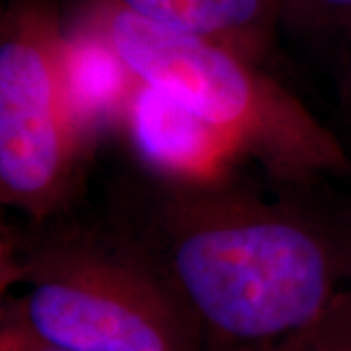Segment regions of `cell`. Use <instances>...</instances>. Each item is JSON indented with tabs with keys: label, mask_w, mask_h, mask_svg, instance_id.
I'll return each instance as SVG.
<instances>
[{
	"label": "cell",
	"mask_w": 351,
	"mask_h": 351,
	"mask_svg": "<svg viewBox=\"0 0 351 351\" xmlns=\"http://www.w3.org/2000/svg\"><path fill=\"white\" fill-rule=\"evenodd\" d=\"M318 189L267 193L237 172L186 182L135 166L110 184L101 219L158 269L207 351H262L351 287L348 207Z\"/></svg>",
	"instance_id": "6da1fadb"
},
{
	"label": "cell",
	"mask_w": 351,
	"mask_h": 351,
	"mask_svg": "<svg viewBox=\"0 0 351 351\" xmlns=\"http://www.w3.org/2000/svg\"><path fill=\"white\" fill-rule=\"evenodd\" d=\"M2 234L0 320L63 351H207L166 279L104 219Z\"/></svg>",
	"instance_id": "7a4b0ae2"
},
{
	"label": "cell",
	"mask_w": 351,
	"mask_h": 351,
	"mask_svg": "<svg viewBox=\"0 0 351 351\" xmlns=\"http://www.w3.org/2000/svg\"><path fill=\"white\" fill-rule=\"evenodd\" d=\"M69 20L98 34L141 82L166 92L228 138L265 180L308 189L330 178L351 180L343 138L262 64L145 20L113 0H76Z\"/></svg>",
	"instance_id": "3957f363"
},
{
	"label": "cell",
	"mask_w": 351,
	"mask_h": 351,
	"mask_svg": "<svg viewBox=\"0 0 351 351\" xmlns=\"http://www.w3.org/2000/svg\"><path fill=\"white\" fill-rule=\"evenodd\" d=\"M96 149L66 78L57 0H8L0 14V201L25 223L71 215Z\"/></svg>",
	"instance_id": "277c9868"
},
{
	"label": "cell",
	"mask_w": 351,
	"mask_h": 351,
	"mask_svg": "<svg viewBox=\"0 0 351 351\" xmlns=\"http://www.w3.org/2000/svg\"><path fill=\"white\" fill-rule=\"evenodd\" d=\"M119 133L127 138L137 168L172 180H217L237 172V164L244 160L219 131L166 92L141 80Z\"/></svg>",
	"instance_id": "5b68a950"
},
{
	"label": "cell",
	"mask_w": 351,
	"mask_h": 351,
	"mask_svg": "<svg viewBox=\"0 0 351 351\" xmlns=\"http://www.w3.org/2000/svg\"><path fill=\"white\" fill-rule=\"evenodd\" d=\"M154 24L219 43L265 64L281 27V0H113Z\"/></svg>",
	"instance_id": "8992f818"
},
{
	"label": "cell",
	"mask_w": 351,
	"mask_h": 351,
	"mask_svg": "<svg viewBox=\"0 0 351 351\" xmlns=\"http://www.w3.org/2000/svg\"><path fill=\"white\" fill-rule=\"evenodd\" d=\"M66 22V78L76 115L98 143L101 133L119 131L138 78L117 53L86 25Z\"/></svg>",
	"instance_id": "52a82bcc"
},
{
	"label": "cell",
	"mask_w": 351,
	"mask_h": 351,
	"mask_svg": "<svg viewBox=\"0 0 351 351\" xmlns=\"http://www.w3.org/2000/svg\"><path fill=\"white\" fill-rule=\"evenodd\" d=\"M281 27L314 41L351 45V0H281Z\"/></svg>",
	"instance_id": "ba28073f"
},
{
	"label": "cell",
	"mask_w": 351,
	"mask_h": 351,
	"mask_svg": "<svg viewBox=\"0 0 351 351\" xmlns=\"http://www.w3.org/2000/svg\"><path fill=\"white\" fill-rule=\"evenodd\" d=\"M262 351H351V287L311 324Z\"/></svg>",
	"instance_id": "9c48e42d"
},
{
	"label": "cell",
	"mask_w": 351,
	"mask_h": 351,
	"mask_svg": "<svg viewBox=\"0 0 351 351\" xmlns=\"http://www.w3.org/2000/svg\"><path fill=\"white\" fill-rule=\"evenodd\" d=\"M0 351H63L34 338L24 328L0 320Z\"/></svg>",
	"instance_id": "30bf717a"
},
{
	"label": "cell",
	"mask_w": 351,
	"mask_h": 351,
	"mask_svg": "<svg viewBox=\"0 0 351 351\" xmlns=\"http://www.w3.org/2000/svg\"><path fill=\"white\" fill-rule=\"evenodd\" d=\"M339 110H341V121H343V129H346V137L343 143L348 147L351 154V45H350V57L348 63L343 66L341 73V80H339Z\"/></svg>",
	"instance_id": "8fae6325"
},
{
	"label": "cell",
	"mask_w": 351,
	"mask_h": 351,
	"mask_svg": "<svg viewBox=\"0 0 351 351\" xmlns=\"http://www.w3.org/2000/svg\"><path fill=\"white\" fill-rule=\"evenodd\" d=\"M346 207H348V219H350V232H351V199L346 203Z\"/></svg>",
	"instance_id": "7c38bea8"
}]
</instances>
